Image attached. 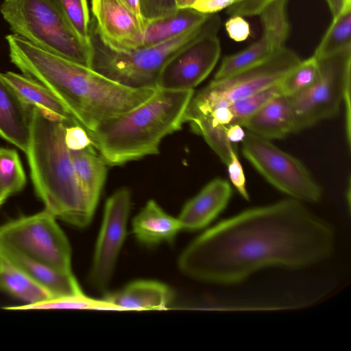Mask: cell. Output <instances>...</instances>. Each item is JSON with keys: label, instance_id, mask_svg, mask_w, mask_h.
Listing matches in <instances>:
<instances>
[{"label": "cell", "instance_id": "8fae6325", "mask_svg": "<svg viewBox=\"0 0 351 351\" xmlns=\"http://www.w3.org/2000/svg\"><path fill=\"white\" fill-rule=\"evenodd\" d=\"M220 24L219 16L210 14L205 30L165 64L156 82L158 88L194 90L208 76L221 54L220 41L217 36Z\"/></svg>", "mask_w": 351, "mask_h": 351}, {"label": "cell", "instance_id": "6da1fadb", "mask_svg": "<svg viewBox=\"0 0 351 351\" xmlns=\"http://www.w3.org/2000/svg\"><path fill=\"white\" fill-rule=\"evenodd\" d=\"M332 227L290 198L243 211L195 239L178 265L199 281L232 285L271 267L301 269L332 254Z\"/></svg>", "mask_w": 351, "mask_h": 351}, {"label": "cell", "instance_id": "f35d334b", "mask_svg": "<svg viewBox=\"0 0 351 351\" xmlns=\"http://www.w3.org/2000/svg\"><path fill=\"white\" fill-rule=\"evenodd\" d=\"M125 8L134 14L145 28L147 25L140 10L139 0H118ZM144 30V29H143Z\"/></svg>", "mask_w": 351, "mask_h": 351}, {"label": "cell", "instance_id": "b9f144b4", "mask_svg": "<svg viewBox=\"0 0 351 351\" xmlns=\"http://www.w3.org/2000/svg\"><path fill=\"white\" fill-rule=\"evenodd\" d=\"M10 196L9 193L0 185V206Z\"/></svg>", "mask_w": 351, "mask_h": 351}, {"label": "cell", "instance_id": "4dcf8cb0", "mask_svg": "<svg viewBox=\"0 0 351 351\" xmlns=\"http://www.w3.org/2000/svg\"><path fill=\"white\" fill-rule=\"evenodd\" d=\"M60 5L79 36L90 43V15L86 0H59Z\"/></svg>", "mask_w": 351, "mask_h": 351}, {"label": "cell", "instance_id": "f546056e", "mask_svg": "<svg viewBox=\"0 0 351 351\" xmlns=\"http://www.w3.org/2000/svg\"><path fill=\"white\" fill-rule=\"evenodd\" d=\"M282 95L279 82L252 95L237 101L229 106L233 114L230 124H239L254 114L276 97Z\"/></svg>", "mask_w": 351, "mask_h": 351}, {"label": "cell", "instance_id": "836d02e7", "mask_svg": "<svg viewBox=\"0 0 351 351\" xmlns=\"http://www.w3.org/2000/svg\"><path fill=\"white\" fill-rule=\"evenodd\" d=\"M274 0H243L227 8L230 16H252L258 15L261 11Z\"/></svg>", "mask_w": 351, "mask_h": 351}, {"label": "cell", "instance_id": "7a4b0ae2", "mask_svg": "<svg viewBox=\"0 0 351 351\" xmlns=\"http://www.w3.org/2000/svg\"><path fill=\"white\" fill-rule=\"evenodd\" d=\"M5 38L11 62L23 75L47 87L86 133L101 122L143 104L157 89L125 86L18 35L10 34Z\"/></svg>", "mask_w": 351, "mask_h": 351}, {"label": "cell", "instance_id": "277c9868", "mask_svg": "<svg viewBox=\"0 0 351 351\" xmlns=\"http://www.w3.org/2000/svg\"><path fill=\"white\" fill-rule=\"evenodd\" d=\"M194 90L158 88L136 108L87 133L106 165H121L159 152L162 139L179 130Z\"/></svg>", "mask_w": 351, "mask_h": 351}, {"label": "cell", "instance_id": "7402d4cb", "mask_svg": "<svg viewBox=\"0 0 351 351\" xmlns=\"http://www.w3.org/2000/svg\"><path fill=\"white\" fill-rule=\"evenodd\" d=\"M209 15L186 8L178 9L169 16L149 21L144 28L140 48L159 45L177 37L201 25Z\"/></svg>", "mask_w": 351, "mask_h": 351}, {"label": "cell", "instance_id": "cb8c5ba5", "mask_svg": "<svg viewBox=\"0 0 351 351\" xmlns=\"http://www.w3.org/2000/svg\"><path fill=\"white\" fill-rule=\"evenodd\" d=\"M0 290L23 300L25 304H34L53 298L46 289L1 254Z\"/></svg>", "mask_w": 351, "mask_h": 351}, {"label": "cell", "instance_id": "83f0119b", "mask_svg": "<svg viewBox=\"0 0 351 351\" xmlns=\"http://www.w3.org/2000/svg\"><path fill=\"white\" fill-rule=\"evenodd\" d=\"M318 75V64L313 56L301 60L279 82L283 95L291 97L310 87Z\"/></svg>", "mask_w": 351, "mask_h": 351}, {"label": "cell", "instance_id": "d6986e66", "mask_svg": "<svg viewBox=\"0 0 351 351\" xmlns=\"http://www.w3.org/2000/svg\"><path fill=\"white\" fill-rule=\"evenodd\" d=\"M94 148L92 144L71 150L84 201L88 212L93 217L107 175V165Z\"/></svg>", "mask_w": 351, "mask_h": 351}, {"label": "cell", "instance_id": "8d00e7d4", "mask_svg": "<svg viewBox=\"0 0 351 351\" xmlns=\"http://www.w3.org/2000/svg\"><path fill=\"white\" fill-rule=\"evenodd\" d=\"M199 117H208L210 119L212 124L215 126L228 125L231 123L233 119V114L230 110L229 106H221L217 108L212 110L208 115Z\"/></svg>", "mask_w": 351, "mask_h": 351}, {"label": "cell", "instance_id": "2e32d148", "mask_svg": "<svg viewBox=\"0 0 351 351\" xmlns=\"http://www.w3.org/2000/svg\"><path fill=\"white\" fill-rule=\"evenodd\" d=\"M0 254L24 272L53 297L83 293L72 272H64L0 244Z\"/></svg>", "mask_w": 351, "mask_h": 351}, {"label": "cell", "instance_id": "ab89813d", "mask_svg": "<svg viewBox=\"0 0 351 351\" xmlns=\"http://www.w3.org/2000/svg\"><path fill=\"white\" fill-rule=\"evenodd\" d=\"M226 134L229 141L232 142L242 141L245 133L239 124H230L226 125Z\"/></svg>", "mask_w": 351, "mask_h": 351}, {"label": "cell", "instance_id": "7c38bea8", "mask_svg": "<svg viewBox=\"0 0 351 351\" xmlns=\"http://www.w3.org/2000/svg\"><path fill=\"white\" fill-rule=\"evenodd\" d=\"M131 193L123 188L106 201L101 227L97 241L89 282L102 290L108 285L127 233Z\"/></svg>", "mask_w": 351, "mask_h": 351}, {"label": "cell", "instance_id": "9a60e30c", "mask_svg": "<svg viewBox=\"0 0 351 351\" xmlns=\"http://www.w3.org/2000/svg\"><path fill=\"white\" fill-rule=\"evenodd\" d=\"M32 106L0 73V137L25 153L30 136Z\"/></svg>", "mask_w": 351, "mask_h": 351}, {"label": "cell", "instance_id": "52a82bcc", "mask_svg": "<svg viewBox=\"0 0 351 351\" xmlns=\"http://www.w3.org/2000/svg\"><path fill=\"white\" fill-rule=\"evenodd\" d=\"M300 61L294 51L283 47L254 66L223 79L213 80L194 93L184 112V123L280 82Z\"/></svg>", "mask_w": 351, "mask_h": 351}, {"label": "cell", "instance_id": "3957f363", "mask_svg": "<svg viewBox=\"0 0 351 351\" xmlns=\"http://www.w3.org/2000/svg\"><path fill=\"white\" fill-rule=\"evenodd\" d=\"M62 121L32 106L30 136L25 152L36 195L56 219L77 228L89 225L88 212L66 141Z\"/></svg>", "mask_w": 351, "mask_h": 351}, {"label": "cell", "instance_id": "5bb4252c", "mask_svg": "<svg viewBox=\"0 0 351 351\" xmlns=\"http://www.w3.org/2000/svg\"><path fill=\"white\" fill-rule=\"evenodd\" d=\"M232 193L226 180H211L184 206L178 217L182 229L193 231L208 226L226 208Z\"/></svg>", "mask_w": 351, "mask_h": 351}, {"label": "cell", "instance_id": "30bf717a", "mask_svg": "<svg viewBox=\"0 0 351 351\" xmlns=\"http://www.w3.org/2000/svg\"><path fill=\"white\" fill-rule=\"evenodd\" d=\"M241 142L245 158L278 190L302 202L321 199V186L298 158L248 132Z\"/></svg>", "mask_w": 351, "mask_h": 351}, {"label": "cell", "instance_id": "5b68a950", "mask_svg": "<svg viewBox=\"0 0 351 351\" xmlns=\"http://www.w3.org/2000/svg\"><path fill=\"white\" fill-rule=\"evenodd\" d=\"M0 12L14 34L40 49L90 67V44L75 31L59 0H4Z\"/></svg>", "mask_w": 351, "mask_h": 351}, {"label": "cell", "instance_id": "ffe728a7", "mask_svg": "<svg viewBox=\"0 0 351 351\" xmlns=\"http://www.w3.org/2000/svg\"><path fill=\"white\" fill-rule=\"evenodd\" d=\"M132 227L136 238L149 245L171 242L182 230L178 219L167 214L153 199L134 218Z\"/></svg>", "mask_w": 351, "mask_h": 351}, {"label": "cell", "instance_id": "e0dca14e", "mask_svg": "<svg viewBox=\"0 0 351 351\" xmlns=\"http://www.w3.org/2000/svg\"><path fill=\"white\" fill-rule=\"evenodd\" d=\"M173 299L169 287L153 280L134 281L103 298L115 310L165 309Z\"/></svg>", "mask_w": 351, "mask_h": 351}, {"label": "cell", "instance_id": "1f68e13d", "mask_svg": "<svg viewBox=\"0 0 351 351\" xmlns=\"http://www.w3.org/2000/svg\"><path fill=\"white\" fill-rule=\"evenodd\" d=\"M139 5L146 23L173 14L178 10L176 0H139Z\"/></svg>", "mask_w": 351, "mask_h": 351}, {"label": "cell", "instance_id": "8992f818", "mask_svg": "<svg viewBox=\"0 0 351 351\" xmlns=\"http://www.w3.org/2000/svg\"><path fill=\"white\" fill-rule=\"evenodd\" d=\"M210 16L201 25L169 40L128 51H117L109 47L102 40L93 18L89 30L91 47L90 68L127 87H156L158 76L165 64L205 30L209 23Z\"/></svg>", "mask_w": 351, "mask_h": 351}, {"label": "cell", "instance_id": "9c48e42d", "mask_svg": "<svg viewBox=\"0 0 351 351\" xmlns=\"http://www.w3.org/2000/svg\"><path fill=\"white\" fill-rule=\"evenodd\" d=\"M46 209L0 226V244L64 272L71 271L69 242Z\"/></svg>", "mask_w": 351, "mask_h": 351}, {"label": "cell", "instance_id": "e575fe53", "mask_svg": "<svg viewBox=\"0 0 351 351\" xmlns=\"http://www.w3.org/2000/svg\"><path fill=\"white\" fill-rule=\"evenodd\" d=\"M225 26L229 37L237 42L246 40L250 34V25L243 16H231Z\"/></svg>", "mask_w": 351, "mask_h": 351}, {"label": "cell", "instance_id": "484cf974", "mask_svg": "<svg viewBox=\"0 0 351 351\" xmlns=\"http://www.w3.org/2000/svg\"><path fill=\"white\" fill-rule=\"evenodd\" d=\"M187 123L194 132L204 138L222 162L227 165L234 149L228 138L226 125L215 126L206 117H195Z\"/></svg>", "mask_w": 351, "mask_h": 351}, {"label": "cell", "instance_id": "ac0fdd59", "mask_svg": "<svg viewBox=\"0 0 351 351\" xmlns=\"http://www.w3.org/2000/svg\"><path fill=\"white\" fill-rule=\"evenodd\" d=\"M240 125L267 140L281 139L293 133V117L289 97H274Z\"/></svg>", "mask_w": 351, "mask_h": 351}, {"label": "cell", "instance_id": "d590c367", "mask_svg": "<svg viewBox=\"0 0 351 351\" xmlns=\"http://www.w3.org/2000/svg\"><path fill=\"white\" fill-rule=\"evenodd\" d=\"M243 0H197L191 6L196 11L213 14Z\"/></svg>", "mask_w": 351, "mask_h": 351}, {"label": "cell", "instance_id": "44dd1931", "mask_svg": "<svg viewBox=\"0 0 351 351\" xmlns=\"http://www.w3.org/2000/svg\"><path fill=\"white\" fill-rule=\"evenodd\" d=\"M3 75L30 106L40 109L68 125L77 124L62 102L40 82L12 71L4 73Z\"/></svg>", "mask_w": 351, "mask_h": 351}, {"label": "cell", "instance_id": "d4e9b609", "mask_svg": "<svg viewBox=\"0 0 351 351\" xmlns=\"http://www.w3.org/2000/svg\"><path fill=\"white\" fill-rule=\"evenodd\" d=\"M351 8L344 10L332 21L315 50L313 56L321 58L351 47Z\"/></svg>", "mask_w": 351, "mask_h": 351}, {"label": "cell", "instance_id": "d6a6232c", "mask_svg": "<svg viewBox=\"0 0 351 351\" xmlns=\"http://www.w3.org/2000/svg\"><path fill=\"white\" fill-rule=\"evenodd\" d=\"M227 166L232 184L245 199L250 200V196L246 189V181L243 169L235 151L232 153Z\"/></svg>", "mask_w": 351, "mask_h": 351}, {"label": "cell", "instance_id": "603a6c76", "mask_svg": "<svg viewBox=\"0 0 351 351\" xmlns=\"http://www.w3.org/2000/svg\"><path fill=\"white\" fill-rule=\"evenodd\" d=\"M285 47L270 34L263 32L261 37L241 51L224 57L213 80H221L254 66L265 60Z\"/></svg>", "mask_w": 351, "mask_h": 351}, {"label": "cell", "instance_id": "74e56055", "mask_svg": "<svg viewBox=\"0 0 351 351\" xmlns=\"http://www.w3.org/2000/svg\"><path fill=\"white\" fill-rule=\"evenodd\" d=\"M332 18L337 16L344 10L351 8V0H325Z\"/></svg>", "mask_w": 351, "mask_h": 351}, {"label": "cell", "instance_id": "f1b7e54d", "mask_svg": "<svg viewBox=\"0 0 351 351\" xmlns=\"http://www.w3.org/2000/svg\"><path fill=\"white\" fill-rule=\"evenodd\" d=\"M26 184V176L18 153L0 147V185L10 195L21 191Z\"/></svg>", "mask_w": 351, "mask_h": 351}, {"label": "cell", "instance_id": "ba28073f", "mask_svg": "<svg viewBox=\"0 0 351 351\" xmlns=\"http://www.w3.org/2000/svg\"><path fill=\"white\" fill-rule=\"evenodd\" d=\"M318 75L303 91L288 97L293 117V133L336 116L350 91L351 47L316 58Z\"/></svg>", "mask_w": 351, "mask_h": 351}, {"label": "cell", "instance_id": "4fadbf2b", "mask_svg": "<svg viewBox=\"0 0 351 351\" xmlns=\"http://www.w3.org/2000/svg\"><path fill=\"white\" fill-rule=\"evenodd\" d=\"M92 12L99 33L109 47L121 51L141 47L144 27L118 0H92Z\"/></svg>", "mask_w": 351, "mask_h": 351}, {"label": "cell", "instance_id": "60d3db41", "mask_svg": "<svg viewBox=\"0 0 351 351\" xmlns=\"http://www.w3.org/2000/svg\"><path fill=\"white\" fill-rule=\"evenodd\" d=\"M197 0H176V3L178 9L191 8L193 4Z\"/></svg>", "mask_w": 351, "mask_h": 351}, {"label": "cell", "instance_id": "4316f807", "mask_svg": "<svg viewBox=\"0 0 351 351\" xmlns=\"http://www.w3.org/2000/svg\"><path fill=\"white\" fill-rule=\"evenodd\" d=\"M5 309H98L115 310L102 300H95L86 296L84 293L65 297H53L45 301L34 304H23L17 306L5 307Z\"/></svg>", "mask_w": 351, "mask_h": 351}]
</instances>
